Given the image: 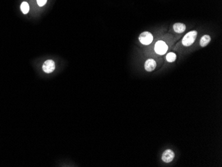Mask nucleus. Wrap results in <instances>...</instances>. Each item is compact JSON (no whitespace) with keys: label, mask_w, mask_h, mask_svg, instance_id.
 Wrapping results in <instances>:
<instances>
[{"label":"nucleus","mask_w":222,"mask_h":167,"mask_svg":"<svg viewBox=\"0 0 222 167\" xmlns=\"http://www.w3.org/2000/svg\"><path fill=\"white\" fill-rule=\"evenodd\" d=\"M42 68L44 72L47 73H51L55 69V62L51 59L47 60V61L43 63V65Z\"/></svg>","instance_id":"39448f33"},{"label":"nucleus","mask_w":222,"mask_h":167,"mask_svg":"<svg viewBox=\"0 0 222 167\" xmlns=\"http://www.w3.org/2000/svg\"><path fill=\"white\" fill-rule=\"evenodd\" d=\"M175 157L174 152L171 149H167L163 152L162 156V160L163 162L166 163H170L173 161Z\"/></svg>","instance_id":"20e7f679"},{"label":"nucleus","mask_w":222,"mask_h":167,"mask_svg":"<svg viewBox=\"0 0 222 167\" xmlns=\"http://www.w3.org/2000/svg\"><path fill=\"white\" fill-rule=\"evenodd\" d=\"M21 9L24 14H27L29 11V5L26 2H23L21 5Z\"/></svg>","instance_id":"1a4fd4ad"},{"label":"nucleus","mask_w":222,"mask_h":167,"mask_svg":"<svg viewBox=\"0 0 222 167\" xmlns=\"http://www.w3.org/2000/svg\"><path fill=\"white\" fill-rule=\"evenodd\" d=\"M47 1V0H37V4L39 5V6L42 7L45 5Z\"/></svg>","instance_id":"9b49d317"},{"label":"nucleus","mask_w":222,"mask_h":167,"mask_svg":"<svg viewBox=\"0 0 222 167\" xmlns=\"http://www.w3.org/2000/svg\"><path fill=\"white\" fill-rule=\"evenodd\" d=\"M173 28H174V31L176 32V33H181L185 31V30L186 29V26L184 23H176L174 24Z\"/></svg>","instance_id":"0eeeda50"},{"label":"nucleus","mask_w":222,"mask_h":167,"mask_svg":"<svg viewBox=\"0 0 222 167\" xmlns=\"http://www.w3.org/2000/svg\"><path fill=\"white\" fill-rule=\"evenodd\" d=\"M176 59V55L174 53H169L166 55V60L168 62H174Z\"/></svg>","instance_id":"9d476101"},{"label":"nucleus","mask_w":222,"mask_h":167,"mask_svg":"<svg viewBox=\"0 0 222 167\" xmlns=\"http://www.w3.org/2000/svg\"><path fill=\"white\" fill-rule=\"evenodd\" d=\"M198 35V32L197 31H192L186 34L182 40V44L186 47L192 45L194 43Z\"/></svg>","instance_id":"f257e3e1"},{"label":"nucleus","mask_w":222,"mask_h":167,"mask_svg":"<svg viewBox=\"0 0 222 167\" xmlns=\"http://www.w3.org/2000/svg\"><path fill=\"white\" fill-rule=\"evenodd\" d=\"M139 40L143 45H150L153 41V35L150 32H143L140 35Z\"/></svg>","instance_id":"7ed1b4c3"},{"label":"nucleus","mask_w":222,"mask_h":167,"mask_svg":"<svg viewBox=\"0 0 222 167\" xmlns=\"http://www.w3.org/2000/svg\"><path fill=\"white\" fill-rule=\"evenodd\" d=\"M210 41H211V37L210 35H203V36L201 38V40H200V42H199L200 45H201V47H206V46H207L210 43Z\"/></svg>","instance_id":"6e6552de"},{"label":"nucleus","mask_w":222,"mask_h":167,"mask_svg":"<svg viewBox=\"0 0 222 167\" xmlns=\"http://www.w3.org/2000/svg\"><path fill=\"white\" fill-rule=\"evenodd\" d=\"M168 47L167 44L163 41H158L156 42L154 46V50L157 54L164 55L167 52Z\"/></svg>","instance_id":"f03ea898"},{"label":"nucleus","mask_w":222,"mask_h":167,"mask_svg":"<svg viewBox=\"0 0 222 167\" xmlns=\"http://www.w3.org/2000/svg\"><path fill=\"white\" fill-rule=\"evenodd\" d=\"M156 67V62L152 59H149L145 62L144 68L145 70L148 72H151L154 70Z\"/></svg>","instance_id":"423d86ee"}]
</instances>
